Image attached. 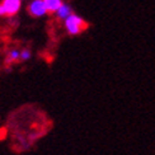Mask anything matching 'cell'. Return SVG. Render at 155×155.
Segmentation results:
<instances>
[{
    "mask_svg": "<svg viewBox=\"0 0 155 155\" xmlns=\"http://www.w3.org/2000/svg\"><path fill=\"white\" fill-rule=\"evenodd\" d=\"M31 56H32V54H31V50H29V48H23V50H21V61H27V60H29Z\"/></svg>",
    "mask_w": 155,
    "mask_h": 155,
    "instance_id": "cell-7",
    "label": "cell"
},
{
    "mask_svg": "<svg viewBox=\"0 0 155 155\" xmlns=\"http://www.w3.org/2000/svg\"><path fill=\"white\" fill-rule=\"evenodd\" d=\"M27 12H28V14L31 17H33V18L43 17L46 13H48L43 0H32L31 4L27 8Z\"/></svg>",
    "mask_w": 155,
    "mask_h": 155,
    "instance_id": "cell-3",
    "label": "cell"
},
{
    "mask_svg": "<svg viewBox=\"0 0 155 155\" xmlns=\"http://www.w3.org/2000/svg\"><path fill=\"white\" fill-rule=\"evenodd\" d=\"M73 12H74L73 8L69 4L62 3V5L60 6L59 9H57V12L55 13V14H56V18L59 19V21H65L66 18H69L70 15L73 14Z\"/></svg>",
    "mask_w": 155,
    "mask_h": 155,
    "instance_id": "cell-4",
    "label": "cell"
},
{
    "mask_svg": "<svg viewBox=\"0 0 155 155\" xmlns=\"http://www.w3.org/2000/svg\"><path fill=\"white\" fill-rule=\"evenodd\" d=\"M21 0H3L0 3V17H13L21 9Z\"/></svg>",
    "mask_w": 155,
    "mask_h": 155,
    "instance_id": "cell-2",
    "label": "cell"
},
{
    "mask_svg": "<svg viewBox=\"0 0 155 155\" xmlns=\"http://www.w3.org/2000/svg\"><path fill=\"white\" fill-rule=\"evenodd\" d=\"M48 13H56L57 9L62 5V0H43Z\"/></svg>",
    "mask_w": 155,
    "mask_h": 155,
    "instance_id": "cell-6",
    "label": "cell"
},
{
    "mask_svg": "<svg viewBox=\"0 0 155 155\" xmlns=\"http://www.w3.org/2000/svg\"><path fill=\"white\" fill-rule=\"evenodd\" d=\"M65 28L69 35L75 36V35H80L84 31H87L89 28V23L73 13L69 18L65 19Z\"/></svg>",
    "mask_w": 155,
    "mask_h": 155,
    "instance_id": "cell-1",
    "label": "cell"
},
{
    "mask_svg": "<svg viewBox=\"0 0 155 155\" xmlns=\"http://www.w3.org/2000/svg\"><path fill=\"white\" fill-rule=\"evenodd\" d=\"M18 61H21V50L19 48H12L8 55H6V64H15Z\"/></svg>",
    "mask_w": 155,
    "mask_h": 155,
    "instance_id": "cell-5",
    "label": "cell"
}]
</instances>
